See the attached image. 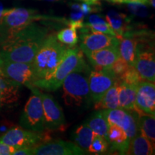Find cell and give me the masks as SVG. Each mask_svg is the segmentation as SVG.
Listing matches in <instances>:
<instances>
[{"label": "cell", "mask_w": 155, "mask_h": 155, "mask_svg": "<svg viewBox=\"0 0 155 155\" xmlns=\"http://www.w3.org/2000/svg\"><path fill=\"white\" fill-rule=\"evenodd\" d=\"M125 154L152 155L154 154V144L147 137L138 132L129 142Z\"/></svg>", "instance_id": "cell-19"}, {"label": "cell", "mask_w": 155, "mask_h": 155, "mask_svg": "<svg viewBox=\"0 0 155 155\" xmlns=\"http://www.w3.org/2000/svg\"><path fill=\"white\" fill-rule=\"evenodd\" d=\"M129 65L121 57L118 58L111 66V71L117 78L121 76L124 73L127 71Z\"/></svg>", "instance_id": "cell-31"}, {"label": "cell", "mask_w": 155, "mask_h": 155, "mask_svg": "<svg viewBox=\"0 0 155 155\" xmlns=\"http://www.w3.org/2000/svg\"><path fill=\"white\" fill-rule=\"evenodd\" d=\"M80 6H81V10L84 15H88L89 13L92 12L94 11V7H92L91 5H89V4L83 2V4L80 5Z\"/></svg>", "instance_id": "cell-34"}, {"label": "cell", "mask_w": 155, "mask_h": 155, "mask_svg": "<svg viewBox=\"0 0 155 155\" xmlns=\"http://www.w3.org/2000/svg\"><path fill=\"white\" fill-rule=\"evenodd\" d=\"M30 90L32 94L25 104L19 124L21 127L25 129L42 132L46 129L41 98L38 94L37 87L33 86Z\"/></svg>", "instance_id": "cell-6"}, {"label": "cell", "mask_w": 155, "mask_h": 155, "mask_svg": "<svg viewBox=\"0 0 155 155\" xmlns=\"http://www.w3.org/2000/svg\"><path fill=\"white\" fill-rule=\"evenodd\" d=\"M134 67L142 80L154 83L155 58L154 48L152 45L139 43L138 42Z\"/></svg>", "instance_id": "cell-11"}, {"label": "cell", "mask_w": 155, "mask_h": 155, "mask_svg": "<svg viewBox=\"0 0 155 155\" xmlns=\"http://www.w3.org/2000/svg\"><path fill=\"white\" fill-rule=\"evenodd\" d=\"M83 60L82 50L71 48L55 71L45 78L37 80L34 86L47 91H55L62 86L68 75L74 71Z\"/></svg>", "instance_id": "cell-5"}, {"label": "cell", "mask_w": 155, "mask_h": 155, "mask_svg": "<svg viewBox=\"0 0 155 155\" xmlns=\"http://www.w3.org/2000/svg\"><path fill=\"white\" fill-rule=\"evenodd\" d=\"M117 38L119 39V50L120 56L129 65H134L139 40L129 35L119 36Z\"/></svg>", "instance_id": "cell-20"}, {"label": "cell", "mask_w": 155, "mask_h": 155, "mask_svg": "<svg viewBox=\"0 0 155 155\" xmlns=\"http://www.w3.org/2000/svg\"><path fill=\"white\" fill-rule=\"evenodd\" d=\"M42 1H46V2H58V1H61V0H42Z\"/></svg>", "instance_id": "cell-40"}, {"label": "cell", "mask_w": 155, "mask_h": 155, "mask_svg": "<svg viewBox=\"0 0 155 155\" xmlns=\"http://www.w3.org/2000/svg\"><path fill=\"white\" fill-rule=\"evenodd\" d=\"M83 26L86 27L89 32H101V33L108 34L117 37L115 32L110 27L108 23L98 15H91L88 18V22L86 24L83 23Z\"/></svg>", "instance_id": "cell-27"}, {"label": "cell", "mask_w": 155, "mask_h": 155, "mask_svg": "<svg viewBox=\"0 0 155 155\" xmlns=\"http://www.w3.org/2000/svg\"><path fill=\"white\" fill-rule=\"evenodd\" d=\"M118 3L147 5V4H149V0H118Z\"/></svg>", "instance_id": "cell-35"}, {"label": "cell", "mask_w": 155, "mask_h": 155, "mask_svg": "<svg viewBox=\"0 0 155 155\" xmlns=\"http://www.w3.org/2000/svg\"><path fill=\"white\" fill-rule=\"evenodd\" d=\"M139 132L150 140L152 144L155 142V118L150 115L139 112L138 113Z\"/></svg>", "instance_id": "cell-23"}, {"label": "cell", "mask_w": 155, "mask_h": 155, "mask_svg": "<svg viewBox=\"0 0 155 155\" xmlns=\"http://www.w3.org/2000/svg\"><path fill=\"white\" fill-rule=\"evenodd\" d=\"M118 82H119V107L129 111H135L137 86L127 84L119 80Z\"/></svg>", "instance_id": "cell-21"}, {"label": "cell", "mask_w": 155, "mask_h": 155, "mask_svg": "<svg viewBox=\"0 0 155 155\" xmlns=\"http://www.w3.org/2000/svg\"><path fill=\"white\" fill-rule=\"evenodd\" d=\"M81 50L94 51L108 47H119V39L111 35L97 32H89L86 27L81 28Z\"/></svg>", "instance_id": "cell-13"}, {"label": "cell", "mask_w": 155, "mask_h": 155, "mask_svg": "<svg viewBox=\"0 0 155 155\" xmlns=\"http://www.w3.org/2000/svg\"><path fill=\"white\" fill-rule=\"evenodd\" d=\"M107 119L108 125L116 124L121 127L131 140L139 132L138 113L122 108L103 109Z\"/></svg>", "instance_id": "cell-10"}, {"label": "cell", "mask_w": 155, "mask_h": 155, "mask_svg": "<svg viewBox=\"0 0 155 155\" xmlns=\"http://www.w3.org/2000/svg\"><path fill=\"white\" fill-rule=\"evenodd\" d=\"M118 80L123 81L127 84L137 86V85L140 81H142V79L134 65H129L127 71L118 78Z\"/></svg>", "instance_id": "cell-30"}, {"label": "cell", "mask_w": 155, "mask_h": 155, "mask_svg": "<svg viewBox=\"0 0 155 155\" xmlns=\"http://www.w3.org/2000/svg\"><path fill=\"white\" fill-rule=\"evenodd\" d=\"M118 78L111 71V67L94 68L88 77V85L92 102L100 101L108 90L115 84Z\"/></svg>", "instance_id": "cell-7"}, {"label": "cell", "mask_w": 155, "mask_h": 155, "mask_svg": "<svg viewBox=\"0 0 155 155\" xmlns=\"http://www.w3.org/2000/svg\"><path fill=\"white\" fill-rule=\"evenodd\" d=\"M2 63H3V60H2V58L1 55H0V66H1V65H2Z\"/></svg>", "instance_id": "cell-41"}, {"label": "cell", "mask_w": 155, "mask_h": 155, "mask_svg": "<svg viewBox=\"0 0 155 155\" xmlns=\"http://www.w3.org/2000/svg\"><path fill=\"white\" fill-rule=\"evenodd\" d=\"M91 69L86 61L68 75L63 84L64 103L73 108H87L92 103L88 85V77Z\"/></svg>", "instance_id": "cell-2"}, {"label": "cell", "mask_w": 155, "mask_h": 155, "mask_svg": "<svg viewBox=\"0 0 155 155\" xmlns=\"http://www.w3.org/2000/svg\"><path fill=\"white\" fill-rule=\"evenodd\" d=\"M7 9H5L2 7V5H0V21H1L2 18V17L4 16V15L5 14L6 12L7 11Z\"/></svg>", "instance_id": "cell-37"}, {"label": "cell", "mask_w": 155, "mask_h": 155, "mask_svg": "<svg viewBox=\"0 0 155 155\" xmlns=\"http://www.w3.org/2000/svg\"><path fill=\"white\" fill-rule=\"evenodd\" d=\"M86 124L92 129L95 134L107 139L109 125L104 110L98 109L94 114H92Z\"/></svg>", "instance_id": "cell-22"}, {"label": "cell", "mask_w": 155, "mask_h": 155, "mask_svg": "<svg viewBox=\"0 0 155 155\" xmlns=\"http://www.w3.org/2000/svg\"><path fill=\"white\" fill-rule=\"evenodd\" d=\"M38 93L42 101L45 129L48 130L61 129L65 124L63 108L51 95L41 92L38 88Z\"/></svg>", "instance_id": "cell-12"}, {"label": "cell", "mask_w": 155, "mask_h": 155, "mask_svg": "<svg viewBox=\"0 0 155 155\" xmlns=\"http://www.w3.org/2000/svg\"><path fill=\"white\" fill-rule=\"evenodd\" d=\"M41 20L63 21L64 19L42 15L33 9H8L0 21V45L28 25Z\"/></svg>", "instance_id": "cell-4"}, {"label": "cell", "mask_w": 155, "mask_h": 155, "mask_svg": "<svg viewBox=\"0 0 155 155\" xmlns=\"http://www.w3.org/2000/svg\"><path fill=\"white\" fill-rule=\"evenodd\" d=\"M17 150L14 147L9 146L0 141V155H10L13 154L14 152Z\"/></svg>", "instance_id": "cell-32"}, {"label": "cell", "mask_w": 155, "mask_h": 155, "mask_svg": "<svg viewBox=\"0 0 155 155\" xmlns=\"http://www.w3.org/2000/svg\"><path fill=\"white\" fill-rule=\"evenodd\" d=\"M49 34L48 26L32 22L0 45V55L5 61L31 63Z\"/></svg>", "instance_id": "cell-1"}, {"label": "cell", "mask_w": 155, "mask_h": 155, "mask_svg": "<svg viewBox=\"0 0 155 155\" xmlns=\"http://www.w3.org/2000/svg\"><path fill=\"white\" fill-rule=\"evenodd\" d=\"M95 134L92 129L88 127L86 122L79 126L73 134V140L75 144L80 148L87 152L88 147H90Z\"/></svg>", "instance_id": "cell-25"}, {"label": "cell", "mask_w": 155, "mask_h": 155, "mask_svg": "<svg viewBox=\"0 0 155 155\" xmlns=\"http://www.w3.org/2000/svg\"><path fill=\"white\" fill-rule=\"evenodd\" d=\"M135 111L155 115V85L154 82L142 80L137 86Z\"/></svg>", "instance_id": "cell-15"}, {"label": "cell", "mask_w": 155, "mask_h": 155, "mask_svg": "<svg viewBox=\"0 0 155 155\" xmlns=\"http://www.w3.org/2000/svg\"><path fill=\"white\" fill-rule=\"evenodd\" d=\"M108 147H109V144H108L107 139L95 134L87 152L95 154H104L108 152Z\"/></svg>", "instance_id": "cell-29"}, {"label": "cell", "mask_w": 155, "mask_h": 155, "mask_svg": "<svg viewBox=\"0 0 155 155\" xmlns=\"http://www.w3.org/2000/svg\"><path fill=\"white\" fill-rule=\"evenodd\" d=\"M81 1H83V2L85 3L89 4V5H96V4L98 3V2H99L100 0H81Z\"/></svg>", "instance_id": "cell-36"}, {"label": "cell", "mask_w": 155, "mask_h": 155, "mask_svg": "<svg viewBox=\"0 0 155 155\" xmlns=\"http://www.w3.org/2000/svg\"><path fill=\"white\" fill-rule=\"evenodd\" d=\"M149 4L152 6V7H153V8H154V0H149Z\"/></svg>", "instance_id": "cell-38"}, {"label": "cell", "mask_w": 155, "mask_h": 155, "mask_svg": "<svg viewBox=\"0 0 155 155\" xmlns=\"http://www.w3.org/2000/svg\"><path fill=\"white\" fill-rule=\"evenodd\" d=\"M0 68L6 76L20 86H25L30 89L37 81L32 63L3 61Z\"/></svg>", "instance_id": "cell-9"}, {"label": "cell", "mask_w": 155, "mask_h": 155, "mask_svg": "<svg viewBox=\"0 0 155 155\" xmlns=\"http://www.w3.org/2000/svg\"><path fill=\"white\" fill-rule=\"evenodd\" d=\"M15 155H32L33 154V150L32 147H23L16 150L14 152Z\"/></svg>", "instance_id": "cell-33"}, {"label": "cell", "mask_w": 155, "mask_h": 155, "mask_svg": "<svg viewBox=\"0 0 155 155\" xmlns=\"http://www.w3.org/2000/svg\"><path fill=\"white\" fill-rule=\"evenodd\" d=\"M119 107V82L118 81L103 96L100 101L95 104V108L98 109H114Z\"/></svg>", "instance_id": "cell-24"}, {"label": "cell", "mask_w": 155, "mask_h": 155, "mask_svg": "<svg viewBox=\"0 0 155 155\" xmlns=\"http://www.w3.org/2000/svg\"><path fill=\"white\" fill-rule=\"evenodd\" d=\"M20 86L11 81L0 68V108L15 104L19 98Z\"/></svg>", "instance_id": "cell-17"}, {"label": "cell", "mask_w": 155, "mask_h": 155, "mask_svg": "<svg viewBox=\"0 0 155 155\" xmlns=\"http://www.w3.org/2000/svg\"><path fill=\"white\" fill-rule=\"evenodd\" d=\"M68 50V48L58 40L56 35H48L32 62L37 80L49 76L64 59Z\"/></svg>", "instance_id": "cell-3"}, {"label": "cell", "mask_w": 155, "mask_h": 155, "mask_svg": "<svg viewBox=\"0 0 155 155\" xmlns=\"http://www.w3.org/2000/svg\"><path fill=\"white\" fill-rule=\"evenodd\" d=\"M33 154L36 155H83L86 152L75 143L57 140L41 143L32 147Z\"/></svg>", "instance_id": "cell-14"}, {"label": "cell", "mask_w": 155, "mask_h": 155, "mask_svg": "<svg viewBox=\"0 0 155 155\" xmlns=\"http://www.w3.org/2000/svg\"><path fill=\"white\" fill-rule=\"evenodd\" d=\"M94 68L111 67L120 56L119 47H108L94 51H83Z\"/></svg>", "instance_id": "cell-16"}, {"label": "cell", "mask_w": 155, "mask_h": 155, "mask_svg": "<svg viewBox=\"0 0 155 155\" xmlns=\"http://www.w3.org/2000/svg\"><path fill=\"white\" fill-rule=\"evenodd\" d=\"M76 28L72 25H68L66 28L60 30L56 35V38L61 43L72 48L78 41V36L77 34Z\"/></svg>", "instance_id": "cell-28"}, {"label": "cell", "mask_w": 155, "mask_h": 155, "mask_svg": "<svg viewBox=\"0 0 155 155\" xmlns=\"http://www.w3.org/2000/svg\"><path fill=\"white\" fill-rule=\"evenodd\" d=\"M107 1L111 3H118V0H107Z\"/></svg>", "instance_id": "cell-39"}, {"label": "cell", "mask_w": 155, "mask_h": 155, "mask_svg": "<svg viewBox=\"0 0 155 155\" xmlns=\"http://www.w3.org/2000/svg\"><path fill=\"white\" fill-rule=\"evenodd\" d=\"M42 132H36L22 127H13L0 137V141L15 148L33 147L45 142L47 135Z\"/></svg>", "instance_id": "cell-8"}, {"label": "cell", "mask_w": 155, "mask_h": 155, "mask_svg": "<svg viewBox=\"0 0 155 155\" xmlns=\"http://www.w3.org/2000/svg\"><path fill=\"white\" fill-rule=\"evenodd\" d=\"M107 140L109 144L108 152H116L119 154H126L130 142L125 131L116 124L109 125Z\"/></svg>", "instance_id": "cell-18"}, {"label": "cell", "mask_w": 155, "mask_h": 155, "mask_svg": "<svg viewBox=\"0 0 155 155\" xmlns=\"http://www.w3.org/2000/svg\"><path fill=\"white\" fill-rule=\"evenodd\" d=\"M106 19L117 37L123 36L129 28V19L124 14L111 12L106 15Z\"/></svg>", "instance_id": "cell-26"}]
</instances>
